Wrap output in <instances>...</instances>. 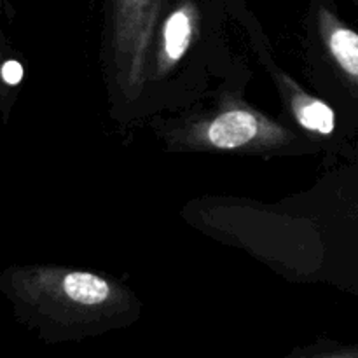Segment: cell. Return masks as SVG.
<instances>
[{
  "instance_id": "cell-3",
  "label": "cell",
  "mask_w": 358,
  "mask_h": 358,
  "mask_svg": "<svg viewBox=\"0 0 358 358\" xmlns=\"http://www.w3.org/2000/svg\"><path fill=\"white\" fill-rule=\"evenodd\" d=\"M297 121L303 128L320 135H331L336 129V114L327 103L320 100L304 98L296 105Z\"/></svg>"
},
{
  "instance_id": "cell-4",
  "label": "cell",
  "mask_w": 358,
  "mask_h": 358,
  "mask_svg": "<svg viewBox=\"0 0 358 358\" xmlns=\"http://www.w3.org/2000/svg\"><path fill=\"white\" fill-rule=\"evenodd\" d=\"M150 0H124L126 21H124V48L131 58L138 59L143 51V41H145V30H143V9Z\"/></svg>"
},
{
  "instance_id": "cell-1",
  "label": "cell",
  "mask_w": 358,
  "mask_h": 358,
  "mask_svg": "<svg viewBox=\"0 0 358 358\" xmlns=\"http://www.w3.org/2000/svg\"><path fill=\"white\" fill-rule=\"evenodd\" d=\"M264 131L262 119L254 112L236 110L224 112L206 128L205 138L215 149H238L254 142Z\"/></svg>"
},
{
  "instance_id": "cell-2",
  "label": "cell",
  "mask_w": 358,
  "mask_h": 358,
  "mask_svg": "<svg viewBox=\"0 0 358 358\" xmlns=\"http://www.w3.org/2000/svg\"><path fill=\"white\" fill-rule=\"evenodd\" d=\"M192 41V14L185 7H178L168 16L163 27L161 42V63L175 65L187 51Z\"/></svg>"
}]
</instances>
